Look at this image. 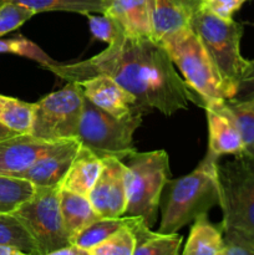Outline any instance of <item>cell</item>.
I'll use <instances>...</instances> for the list:
<instances>
[{"label": "cell", "instance_id": "1", "mask_svg": "<svg viewBox=\"0 0 254 255\" xmlns=\"http://www.w3.org/2000/svg\"><path fill=\"white\" fill-rule=\"evenodd\" d=\"M47 70L67 82H80L96 75L111 77L136 99L141 114L157 110L171 116L188 109L189 104L204 107L201 97L177 72L161 42L131 36L120 24L104 51L74 64L57 62Z\"/></svg>", "mask_w": 254, "mask_h": 255}, {"label": "cell", "instance_id": "2", "mask_svg": "<svg viewBox=\"0 0 254 255\" xmlns=\"http://www.w3.org/2000/svg\"><path fill=\"white\" fill-rule=\"evenodd\" d=\"M166 187L157 232L173 234L219 206L218 158L207 152L191 173L168 181Z\"/></svg>", "mask_w": 254, "mask_h": 255}, {"label": "cell", "instance_id": "3", "mask_svg": "<svg viewBox=\"0 0 254 255\" xmlns=\"http://www.w3.org/2000/svg\"><path fill=\"white\" fill-rule=\"evenodd\" d=\"M223 237L254 248V158L236 156L218 164Z\"/></svg>", "mask_w": 254, "mask_h": 255}, {"label": "cell", "instance_id": "4", "mask_svg": "<svg viewBox=\"0 0 254 255\" xmlns=\"http://www.w3.org/2000/svg\"><path fill=\"white\" fill-rule=\"evenodd\" d=\"M189 26L203 44L232 99L248 62L241 54L243 25L199 9L192 16Z\"/></svg>", "mask_w": 254, "mask_h": 255}, {"label": "cell", "instance_id": "5", "mask_svg": "<svg viewBox=\"0 0 254 255\" xmlns=\"http://www.w3.org/2000/svg\"><path fill=\"white\" fill-rule=\"evenodd\" d=\"M159 42L187 85L201 97L204 106L229 99L213 61L191 26L167 35Z\"/></svg>", "mask_w": 254, "mask_h": 255}, {"label": "cell", "instance_id": "6", "mask_svg": "<svg viewBox=\"0 0 254 255\" xmlns=\"http://www.w3.org/2000/svg\"><path fill=\"white\" fill-rule=\"evenodd\" d=\"M126 217H138L152 228L157 222L162 191L168 182L169 159L163 149L136 152L126 163Z\"/></svg>", "mask_w": 254, "mask_h": 255}, {"label": "cell", "instance_id": "7", "mask_svg": "<svg viewBox=\"0 0 254 255\" xmlns=\"http://www.w3.org/2000/svg\"><path fill=\"white\" fill-rule=\"evenodd\" d=\"M142 115L137 112L125 119H116L84 96L76 139L99 158L115 157L122 161L137 152L133 146V133L141 125Z\"/></svg>", "mask_w": 254, "mask_h": 255}, {"label": "cell", "instance_id": "8", "mask_svg": "<svg viewBox=\"0 0 254 255\" xmlns=\"http://www.w3.org/2000/svg\"><path fill=\"white\" fill-rule=\"evenodd\" d=\"M84 109V92L77 82L49 94L34 104L30 134L45 141L76 138Z\"/></svg>", "mask_w": 254, "mask_h": 255}, {"label": "cell", "instance_id": "9", "mask_svg": "<svg viewBox=\"0 0 254 255\" xmlns=\"http://www.w3.org/2000/svg\"><path fill=\"white\" fill-rule=\"evenodd\" d=\"M11 214L24 224L40 254L70 246L60 208V187H36L34 196Z\"/></svg>", "mask_w": 254, "mask_h": 255}, {"label": "cell", "instance_id": "10", "mask_svg": "<svg viewBox=\"0 0 254 255\" xmlns=\"http://www.w3.org/2000/svg\"><path fill=\"white\" fill-rule=\"evenodd\" d=\"M127 167L115 157L102 158V169L89 193L92 207L101 218L125 216L127 206Z\"/></svg>", "mask_w": 254, "mask_h": 255}, {"label": "cell", "instance_id": "11", "mask_svg": "<svg viewBox=\"0 0 254 255\" xmlns=\"http://www.w3.org/2000/svg\"><path fill=\"white\" fill-rule=\"evenodd\" d=\"M67 141H45L30 133H16L0 139V174L20 177L40 158L59 149Z\"/></svg>", "mask_w": 254, "mask_h": 255}, {"label": "cell", "instance_id": "12", "mask_svg": "<svg viewBox=\"0 0 254 255\" xmlns=\"http://www.w3.org/2000/svg\"><path fill=\"white\" fill-rule=\"evenodd\" d=\"M77 84L81 86L84 96L91 104L116 119H125L138 112L136 99L111 77L96 75Z\"/></svg>", "mask_w": 254, "mask_h": 255}, {"label": "cell", "instance_id": "13", "mask_svg": "<svg viewBox=\"0 0 254 255\" xmlns=\"http://www.w3.org/2000/svg\"><path fill=\"white\" fill-rule=\"evenodd\" d=\"M204 110L208 122V153L217 158L223 154L242 156L243 141L226 101L207 104Z\"/></svg>", "mask_w": 254, "mask_h": 255}, {"label": "cell", "instance_id": "14", "mask_svg": "<svg viewBox=\"0 0 254 255\" xmlns=\"http://www.w3.org/2000/svg\"><path fill=\"white\" fill-rule=\"evenodd\" d=\"M79 147L76 138L69 139L59 149L40 158L20 177L31 182L35 187H60Z\"/></svg>", "mask_w": 254, "mask_h": 255}, {"label": "cell", "instance_id": "15", "mask_svg": "<svg viewBox=\"0 0 254 255\" xmlns=\"http://www.w3.org/2000/svg\"><path fill=\"white\" fill-rule=\"evenodd\" d=\"M104 14L131 36L154 39L151 0H106Z\"/></svg>", "mask_w": 254, "mask_h": 255}, {"label": "cell", "instance_id": "16", "mask_svg": "<svg viewBox=\"0 0 254 255\" xmlns=\"http://www.w3.org/2000/svg\"><path fill=\"white\" fill-rule=\"evenodd\" d=\"M151 4L154 39L161 41L167 35L189 26L202 0H151Z\"/></svg>", "mask_w": 254, "mask_h": 255}, {"label": "cell", "instance_id": "17", "mask_svg": "<svg viewBox=\"0 0 254 255\" xmlns=\"http://www.w3.org/2000/svg\"><path fill=\"white\" fill-rule=\"evenodd\" d=\"M101 169L102 159L80 144L60 188L87 197L96 183Z\"/></svg>", "mask_w": 254, "mask_h": 255}, {"label": "cell", "instance_id": "18", "mask_svg": "<svg viewBox=\"0 0 254 255\" xmlns=\"http://www.w3.org/2000/svg\"><path fill=\"white\" fill-rule=\"evenodd\" d=\"M134 236L133 255H179L183 238L179 234L153 232L141 218L131 227Z\"/></svg>", "mask_w": 254, "mask_h": 255}, {"label": "cell", "instance_id": "19", "mask_svg": "<svg viewBox=\"0 0 254 255\" xmlns=\"http://www.w3.org/2000/svg\"><path fill=\"white\" fill-rule=\"evenodd\" d=\"M224 248L223 232L208 219V214L193 222L182 255H221Z\"/></svg>", "mask_w": 254, "mask_h": 255}, {"label": "cell", "instance_id": "20", "mask_svg": "<svg viewBox=\"0 0 254 255\" xmlns=\"http://www.w3.org/2000/svg\"><path fill=\"white\" fill-rule=\"evenodd\" d=\"M60 208H61L65 229L70 238L92 222L101 218L92 207L89 197L61 188H60Z\"/></svg>", "mask_w": 254, "mask_h": 255}, {"label": "cell", "instance_id": "21", "mask_svg": "<svg viewBox=\"0 0 254 255\" xmlns=\"http://www.w3.org/2000/svg\"><path fill=\"white\" fill-rule=\"evenodd\" d=\"M138 217H119V218H99L97 221L92 222L82 231L75 234L70 238V244L76 246L79 248L90 249L95 248L101 244L102 242L107 241L110 237L116 234L121 229L126 227H131Z\"/></svg>", "mask_w": 254, "mask_h": 255}, {"label": "cell", "instance_id": "22", "mask_svg": "<svg viewBox=\"0 0 254 255\" xmlns=\"http://www.w3.org/2000/svg\"><path fill=\"white\" fill-rule=\"evenodd\" d=\"M32 10L35 14L44 11H70L77 14H104L106 0H10Z\"/></svg>", "mask_w": 254, "mask_h": 255}, {"label": "cell", "instance_id": "23", "mask_svg": "<svg viewBox=\"0 0 254 255\" xmlns=\"http://www.w3.org/2000/svg\"><path fill=\"white\" fill-rule=\"evenodd\" d=\"M34 104L0 94V124L15 133H30Z\"/></svg>", "mask_w": 254, "mask_h": 255}, {"label": "cell", "instance_id": "24", "mask_svg": "<svg viewBox=\"0 0 254 255\" xmlns=\"http://www.w3.org/2000/svg\"><path fill=\"white\" fill-rule=\"evenodd\" d=\"M36 187L21 177L0 174V214H11L29 201Z\"/></svg>", "mask_w": 254, "mask_h": 255}, {"label": "cell", "instance_id": "25", "mask_svg": "<svg viewBox=\"0 0 254 255\" xmlns=\"http://www.w3.org/2000/svg\"><path fill=\"white\" fill-rule=\"evenodd\" d=\"M0 244L12 247L30 255H40L32 237L14 214H0Z\"/></svg>", "mask_w": 254, "mask_h": 255}, {"label": "cell", "instance_id": "26", "mask_svg": "<svg viewBox=\"0 0 254 255\" xmlns=\"http://www.w3.org/2000/svg\"><path fill=\"white\" fill-rule=\"evenodd\" d=\"M226 105L241 133L243 154L254 158V99L246 101L229 99L226 100Z\"/></svg>", "mask_w": 254, "mask_h": 255}, {"label": "cell", "instance_id": "27", "mask_svg": "<svg viewBox=\"0 0 254 255\" xmlns=\"http://www.w3.org/2000/svg\"><path fill=\"white\" fill-rule=\"evenodd\" d=\"M0 54H15L26 59L39 62L42 67L47 69L51 65L57 64L40 46L25 37H12V39H0Z\"/></svg>", "mask_w": 254, "mask_h": 255}, {"label": "cell", "instance_id": "28", "mask_svg": "<svg viewBox=\"0 0 254 255\" xmlns=\"http://www.w3.org/2000/svg\"><path fill=\"white\" fill-rule=\"evenodd\" d=\"M136 223V222H134ZM133 223V224H134ZM132 224V226H133ZM131 226V227H132ZM131 227L121 229L107 241L90 249L91 255H133L134 236Z\"/></svg>", "mask_w": 254, "mask_h": 255}, {"label": "cell", "instance_id": "29", "mask_svg": "<svg viewBox=\"0 0 254 255\" xmlns=\"http://www.w3.org/2000/svg\"><path fill=\"white\" fill-rule=\"evenodd\" d=\"M34 15L32 10L16 2L9 1L0 5V37L16 30Z\"/></svg>", "mask_w": 254, "mask_h": 255}, {"label": "cell", "instance_id": "30", "mask_svg": "<svg viewBox=\"0 0 254 255\" xmlns=\"http://www.w3.org/2000/svg\"><path fill=\"white\" fill-rule=\"evenodd\" d=\"M86 16L89 17L90 31L95 39L110 44L119 29V22L105 14H89Z\"/></svg>", "mask_w": 254, "mask_h": 255}, {"label": "cell", "instance_id": "31", "mask_svg": "<svg viewBox=\"0 0 254 255\" xmlns=\"http://www.w3.org/2000/svg\"><path fill=\"white\" fill-rule=\"evenodd\" d=\"M248 0H202L201 9L223 20H233V15Z\"/></svg>", "mask_w": 254, "mask_h": 255}, {"label": "cell", "instance_id": "32", "mask_svg": "<svg viewBox=\"0 0 254 255\" xmlns=\"http://www.w3.org/2000/svg\"><path fill=\"white\" fill-rule=\"evenodd\" d=\"M252 99H254V60H248L232 100L246 101Z\"/></svg>", "mask_w": 254, "mask_h": 255}, {"label": "cell", "instance_id": "33", "mask_svg": "<svg viewBox=\"0 0 254 255\" xmlns=\"http://www.w3.org/2000/svg\"><path fill=\"white\" fill-rule=\"evenodd\" d=\"M224 238V248L222 255H254V248L233 238Z\"/></svg>", "mask_w": 254, "mask_h": 255}, {"label": "cell", "instance_id": "34", "mask_svg": "<svg viewBox=\"0 0 254 255\" xmlns=\"http://www.w3.org/2000/svg\"><path fill=\"white\" fill-rule=\"evenodd\" d=\"M40 255H91L90 254V251H86V249L79 248L76 246H70L65 247V248L57 249V251L50 252V253L46 254H40Z\"/></svg>", "mask_w": 254, "mask_h": 255}, {"label": "cell", "instance_id": "35", "mask_svg": "<svg viewBox=\"0 0 254 255\" xmlns=\"http://www.w3.org/2000/svg\"><path fill=\"white\" fill-rule=\"evenodd\" d=\"M0 255H30L24 252L19 251L16 248H12V247L4 246V244H0Z\"/></svg>", "mask_w": 254, "mask_h": 255}, {"label": "cell", "instance_id": "36", "mask_svg": "<svg viewBox=\"0 0 254 255\" xmlns=\"http://www.w3.org/2000/svg\"><path fill=\"white\" fill-rule=\"evenodd\" d=\"M14 134H16L14 131H11V129H9L7 127L2 126V125L0 124V139H4L6 138V137H11L14 136Z\"/></svg>", "mask_w": 254, "mask_h": 255}, {"label": "cell", "instance_id": "37", "mask_svg": "<svg viewBox=\"0 0 254 255\" xmlns=\"http://www.w3.org/2000/svg\"><path fill=\"white\" fill-rule=\"evenodd\" d=\"M10 0H0V5H2V4H5V2H9Z\"/></svg>", "mask_w": 254, "mask_h": 255}, {"label": "cell", "instance_id": "38", "mask_svg": "<svg viewBox=\"0 0 254 255\" xmlns=\"http://www.w3.org/2000/svg\"><path fill=\"white\" fill-rule=\"evenodd\" d=\"M221 255H222V253H221Z\"/></svg>", "mask_w": 254, "mask_h": 255}]
</instances>
